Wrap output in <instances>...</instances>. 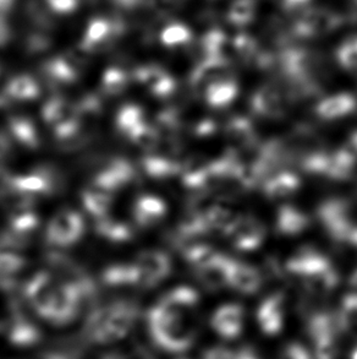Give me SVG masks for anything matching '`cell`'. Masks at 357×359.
<instances>
[{"mask_svg": "<svg viewBox=\"0 0 357 359\" xmlns=\"http://www.w3.org/2000/svg\"><path fill=\"white\" fill-rule=\"evenodd\" d=\"M130 177L129 165L122 161H115L97 175L94 185L113 193L125 184Z\"/></svg>", "mask_w": 357, "mask_h": 359, "instance_id": "277c9868", "label": "cell"}, {"mask_svg": "<svg viewBox=\"0 0 357 359\" xmlns=\"http://www.w3.org/2000/svg\"><path fill=\"white\" fill-rule=\"evenodd\" d=\"M139 272L135 267L118 265L108 269L104 272V281L109 285H125L131 282L139 281Z\"/></svg>", "mask_w": 357, "mask_h": 359, "instance_id": "9c48e42d", "label": "cell"}, {"mask_svg": "<svg viewBox=\"0 0 357 359\" xmlns=\"http://www.w3.org/2000/svg\"><path fill=\"white\" fill-rule=\"evenodd\" d=\"M37 226V219L31 212H24L16 215L11 221V229L16 233L26 234L32 232Z\"/></svg>", "mask_w": 357, "mask_h": 359, "instance_id": "4fadbf2b", "label": "cell"}, {"mask_svg": "<svg viewBox=\"0 0 357 359\" xmlns=\"http://www.w3.org/2000/svg\"><path fill=\"white\" fill-rule=\"evenodd\" d=\"M83 199L85 208L96 216H104L113 204L111 191L97 185L86 190L83 193Z\"/></svg>", "mask_w": 357, "mask_h": 359, "instance_id": "52a82bcc", "label": "cell"}, {"mask_svg": "<svg viewBox=\"0 0 357 359\" xmlns=\"http://www.w3.org/2000/svg\"><path fill=\"white\" fill-rule=\"evenodd\" d=\"M83 233V219L74 210H63L49 222L47 239L58 247H68L78 242Z\"/></svg>", "mask_w": 357, "mask_h": 359, "instance_id": "3957f363", "label": "cell"}, {"mask_svg": "<svg viewBox=\"0 0 357 359\" xmlns=\"http://www.w3.org/2000/svg\"><path fill=\"white\" fill-rule=\"evenodd\" d=\"M135 320V311L130 304L114 303L103 306L92 314L88 323V334L97 344H113L122 340Z\"/></svg>", "mask_w": 357, "mask_h": 359, "instance_id": "7a4b0ae2", "label": "cell"}, {"mask_svg": "<svg viewBox=\"0 0 357 359\" xmlns=\"http://www.w3.org/2000/svg\"><path fill=\"white\" fill-rule=\"evenodd\" d=\"M6 95L15 101H31L39 95L38 83L29 75H19L8 83Z\"/></svg>", "mask_w": 357, "mask_h": 359, "instance_id": "8992f818", "label": "cell"}, {"mask_svg": "<svg viewBox=\"0 0 357 359\" xmlns=\"http://www.w3.org/2000/svg\"><path fill=\"white\" fill-rule=\"evenodd\" d=\"M13 0H0V10L6 9Z\"/></svg>", "mask_w": 357, "mask_h": 359, "instance_id": "e0dca14e", "label": "cell"}, {"mask_svg": "<svg viewBox=\"0 0 357 359\" xmlns=\"http://www.w3.org/2000/svg\"><path fill=\"white\" fill-rule=\"evenodd\" d=\"M102 359H126L125 357H122L121 355H116V353H111V355H106Z\"/></svg>", "mask_w": 357, "mask_h": 359, "instance_id": "2e32d148", "label": "cell"}, {"mask_svg": "<svg viewBox=\"0 0 357 359\" xmlns=\"http://www.w3.org/2000/svg\"><path fill=\"white\" fill-rule=\"evenodd\" d=\"M111 25L106 20H93L83 37V48L94 50L106 47L111 39Z\"/></svg>", "mask_w": 357, "mask_h": 359, "instance_id": "5b68a950", "label": "cell"}, {"mask_svg": "<svg viewBox=\"0 0 357 359\" xmlns=\"http://www.w3.org/2000/svg\"><path fill=\"white\" fill-rule=\"evenodd\" d=\"M52 9L60 14H69L78 6V0H47Z\"/></svg>", "mask_w": 357, "mask_h": 359, "instance_id": "5bb4252c", "label": "cell"}, {"mask_svg": "<svg viewBox=\"0 0 357 359\" xmlns=\"http://www.w3.org/2000/svg\"><path fill=\"white\" fill-rule=\"evenodd\" d=\"M97 229L103 237L111 239V241H118V242L127 238L130 234L129 229H126V226L118 221H113V219H102Z\"/></svg>", "mask_w": 357, "mask_h": 359, "instance_id": "8fae6325", "label": "cell"}, {"mask_svg": "<svg viewBox=\"0 0 357 359\" xmlns=\"http://www.w3.org/2000/svg\"><path fill=\"white\" fill-rule=\"evenodd\" d=\"M24 259L14 252H0V280L15 276L24 267Z\"/></svg>", "mask_w": 357, "mask_h": 359, "instance_id": "30bf717a", "label": "cell"}, {"mask_svg": "<svg viewBox=\"0 0 357 359\" xmlns=\"http://www.w3.org/2000/svg\"><path fill=\"white\" fill-rule=\"evenodd\" d=\"M26 296L34 311L54 324H68L78 311L80 290L73 283L59 282L48 273L32 277Z\"/></svg>", "mask_w": 357, "mask_h": 359, "instance_id": "6da1fadb", "label": "cell"}, {"mask_svg": "<svg viewBox=\"0 0 357 359\" xmlns=\"http://www.w3.org/2000/svg\"><path fill=\"white\" fill-rule=\"evenodd\" d=\"M10 145L4 136L0 135V167L4 165L6 157L9 155Z\"/></svg>", "mask_w": 357, "mask_h": 359, "instance_id": "9a60e30c", "label": "cell"}, {"mask_svg": "<svg viewBox=\"0 0 357 359\" xmlns=\"http://www.w3.org/2000/svg\"><path fill=\"white\" fill-rule=\"evenodd\" d=\"M10 130L15 139L27 147H37L39 137L34 123L24 117L13 118L10 121Z\"/></svg>", "mask_w": 357, "mask_h": 359, "instance_id": "ba28073f", "label": "cell"}, {"mask_svg": "<svg viewBox=\"0 0 357 359\" xmlns=\"http://www.w3.org/2000/svg\"><path fill=\"white\" fill-rule=\"evenodd\" d=\"M125 75L118 69H111L103 76V90L106 93H119L125 88Z\"/></svg>", "mask_w": 357, "mask_h": 359, "instance_id": "7c38bea8", "label": "cell"}]
</instances>
